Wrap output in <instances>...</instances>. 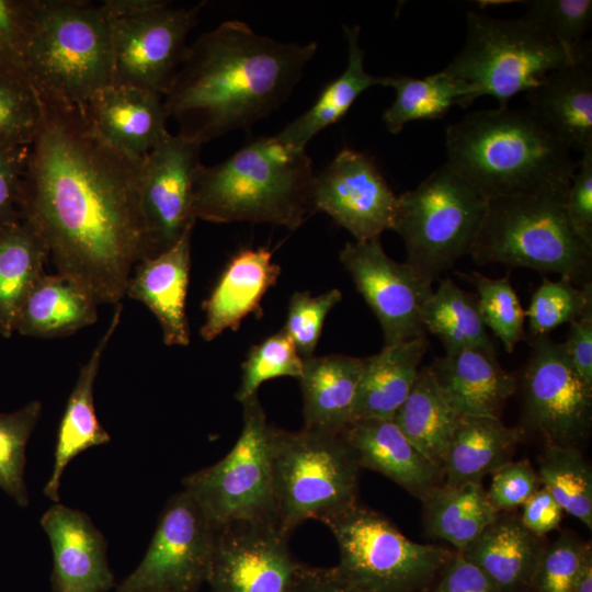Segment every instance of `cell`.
<instances>
[{"label":"cell","instance_id":"6da1fadb","mask_svg":"<svg viewBox=\"0 0 592 592\" xmlns=\"http://www.w3.org/2000/svg\"><path fill=\"white\" fill-rule=\"evenodd\" d=\"M22 185V219L57 273L100 304L121 303L147 258L139 204L141 160L106 144L84 107L42 100Z\"/></svg>","mask_w":592,"mask_h":592},{"label":"cell","instance_id":"7a4b0ae2","mask_svg":"<svg viewBox=\"0 0 592 592\" xmlns=\"http://www.w3.org/2000/svg\"><path fill=\"white\" fill-rule=\"evenodd\" d=\"M317 48L224 21L189 45L162 99L168 117L179 135L201 145L253 125L287 100Z\"/></svg>","mask_w":592,"mask_h":592},{"label":"cell","instance_id":"3957f363","mask_svg":"<svg viewBox=\"0 0 592 592\" xmlns=\"http://www.w3.org/2000/svg\"><path fill=\"white\" fill-rule=\"evenodd\" d=\"M447 161L489 201L568 184L578 160L525 110L499 106L446 128Z\"/></svg>","mask_w":592,"mask_h":592},{"label":"cell","instance_id":"277c9868","mask_svg":"<svg viewBox=\"0 0 592 592\" xmlns=\"http://www.w3.org/2000/svg\"><path fill=\"white\" fill-rule=\"evenodd\" d=\"M315 172L305 149L259 137L226 160L197 170L195 219L266 223L295 230L312 213Z\"/></svg>","mask_w":592,"mask_h":592},{"label":"cell","instance_id":"5b68a950","mask_svg":"<svg viewBox=\"0 0 592 592\" xmlns=\"http://www.w3.org/2000/svg\"><path fill=\"white\" fill-rule=\"evenodd\" d=\"M569 185L489 201L473 260L556 273L578 286L592 284V244L568 216Z\"/></svg>","mask_w":592,"mask_h":592},{"label":"cell","instance_id":"8992f818","mask_svg":"<svg viewBox=\"0 0 592 592\" xmlns=\"http://www.w3.org/2000/svg\"><path fill=\"white\" fill-rule=\"evenodd\" d=\"M24 61L39 99L84 107L112 79L110 16L103 3L38 0Z\"/></svg>","mask_w":592,"mask_h":592},{"label":"cell","instance_id":"52a82bcc","mask_svg":"<svg viewBox=\"0 0 592 592\" xmlns=\"http://www.w3.org/2000/svg\"><path fill=\"white\" fill-rule=\"evenodd\" d=\"M361 465L343 433L273 428L276 526L287 537L357 504Z\"/></svg>","mask_w":592,"mask_h":592},{"label":"cell","instance_id":"ba28073f","mask_svg":"<svg viewBox=\"0 0 592 592\" xmlns=\"http://www.w3.org/2000/svg\"><path fill=\"white\" fill-rule=\"evenodd\" d=\"M489 200L444 163L415 189L398 196L394 229L403 240L406 263L432 284L470 254Z\"/></svg>","mask_w":592,"mask_h":592},{"label":"cell","instance_id":"9c48e42d","mask_svg":"<svg viewBox=\"0 0 592 592\" xmlns=\"http://www.w3.org/2000/svg\"><path fill=\"white\" fill-rule=\"evenodd\" d=\"M581 58L524 18L504 20L471 11L465 44L443 71L469 83L477 98L492 95L499 106H508L516 93L530 91L548 72Z\"/></svg>","mask_w":592,"mask_h":592},{"label":"cell","instance_id":"30bf717a","mask_svg":"<svg viewBox=\"0 0 592 592\" xmlns=\"http://www.w3.org/2000/svg\"><path fill=\"white\" fill-rule=\"evenodd\" d=\"M323 523L339 549L334 568L356 592L422 591L453 554L410 540L384 515L358 504Z\"/></svg>","mask_w":592,"mask_h":592},{"label":"cell","instance_id":"8fae6325","mask_svg":"<svg viewBox=\"0 0 592 592\" xmlns=\"http://www.w3.org/2000/svg\"><path fill=\"white\" fill-rule=\"evenodd\" d=\"M242 429L230 452L183 479L184 489L217 530L235 523L276 525L273 425L258 395L241 402Z\"/></svg>","mask_w":592,"mask_h":592},{"label":"cell","instance_id":"7c38bea8","mask_svg":"<svg viewBox=\"0 0 592 592\" xmlns=\"http://www.w3.org/2000/svg\"><path fill=\"white\" fill-rule=\"evenodd\" d=\"M110 16L111 84L160 96L169 90L186 55L187 36L205 2L173 7L161 0H105Z\"/></svg>","mask_w":592,"mask_h":592},{"label":"cell","instance_id":"4fadbf2b","mask_svg":"<svg viewBox=\"0 0 592 592\" xmlns=\"http://www.w3.org/2000/svg\"><path fill=\"white\" fill-rule=\"evenodd\" d=\"M216 528L185 491L164 506L139 565L115 592H198L206 583Z\"/></svg>","mask_w":592,"mask_h":592},{"label":"cell","instance_id":"5bb4252c","mask_svg":"<svg viewBox=\"0 0 592 592\" xmlns=\"http://www.w3.org/2000/svg\"><path fill=\"white\" fill-rule=\"evenodd\" d=\"M523 414L547 445L577 446L592 424V388L571 365L563 344L548 335L533 338L523 369Z\"/></svg>","mask_w":592,"mask_h":592},{"label":"cell","instance_id":"9a60e30c","mask_svg":"<svg viewBox=\"0 0 592 592\" xmlns=\"http://www.w3.org/2000/svg\"><path fill=\"white\" fill-rule=\"evenodd\" d=\"M203 145L170 133L141 160L139 204L147 258L173 246L196 221L194 185Z\"/></svg>","mask_w":592,"mask_h":592},{"label":"cell","instance_id":"2e32d148","mask_svg":"<svg viewBox=\"0 0 592 592\" xmlns=\"http://www.w3.org/2000/svg\"><path fill=\"white\" fill-rule=\"evenodd\" d=\"M339 258L377 318L384 346L426 335L422 311L433 294L432 284L406 262L388 257L379 238L349 242Z\"/></svg>","mask_w":592,"mask_h":592},{"label":"cell","instance_id":"e0dca14e","mask_svg":"<svg viewBox=\"0 0 592 592\" xmlns=\"http://www.w3.org/2000/svg\"><path fill=\"white\" fill-rule=\"evenodd\" d=\"M311 208L329 215L356 241H364L394 229L398 196L367 153L343 148L315 173Z\"/></svg>","mask_w":592,"mask_h":592},{"label":"cell","instance_id":"ac0fdd59","mask_svg":"<svg viewBox=\"0 0 592 592\" xmlns=\"http://www.w3.org/2000/svg\"><path fill=\"white\" fill-rule=\"evenodd\" d=\"M299 565L275 524L235 523L216 530L206 583L210 592H289Z\"/></svg>","mask_w":592,"mask_h":592},{"label":"cell","instance_id":"d6986e66","mask_svg":"<svg viewBox=\"0 0 592 592\" xmlns=\"http://www.w3.org/2000/svg\"><path fill=\"white\" fill-rule=\"evenodd\" d=\"M41 525L53 550L54 592H109L113 588L105 539L87 514L57 503L44 513Z\"/></svg>","mask_w":592,"mask_h":592},{"label":"cell","instance_id":"ffe728a7","mask_svg":"<svg viewBox=\"0 0 592 592\" xmlns=\"http://www.w3.org/2000/svg\"><path fill=\"white\" fill-rule=\"evenodd\" d=\"M84 112L106 144L134 158L143 159L169 134L162 96L139 88L109 84Z\"/></svg>","mask_w":592,"mask_h":592},{"label":"cell","instance_id":"44dd1931","mask_svg":"<svg viewBox=\"0 0 592 592\" xmlns=\"http://www.w3.org/2000/svg\"><path fill=\"white\" fill-rule=\"evenodd\" d=\"M192 230H187L163 252L139 261L126 288L125 296L143 303L155 315L161 327L163 343L168 346H186L190 343L185 304Z\"/></svg>","mask_w":592,"mask_h":592},{"label":"cell","instance_id":"7402d4cb","mask_svg":"<svg viewBox=\"0 0 592 592\" xmlns=\"http://www.w3.org/2000/svg\"><path fill=\"white\" fill-rule=\"evenodd\" d=\"M527 110L559 141L580 152L592 146V64L581 59L548 72L526 92Z\"/></svg>","mask_w":592,"mask_h":592},{"label":"cell","instance_id":"603a6c76","mask_svg":"<svg viewBox=\"0 0 592 592\" xmlns=\"http://www.w3.org/2000/svg\"><path fill=\"white\" fill-rule=\"evenodd\" d=\"M342 433L362 468L384 475L420 500L444 482L442 467L422 454L392 420H356Z\"/></svg>","mask_w":592,"mask_h":592},{"label":"cell","instance_id":"cb8c5ba5","mask_svg":"<svg viewBox=\"0 0 592 592\" xmlns=\"http://www.w3.org/2000/svg\"><path fill=\"white\" fill-rule=\"evenodd\" d=\"M267 248L242 249L236 253L210 295L203 303L205 314L201 335L213 341L226 330H238L250 314L262 315L261 301L281 274Z\"/></svg>","mask_w":592,"mask_h":592},{"label":"cell","instance_id":"d4e9b609","mask_svg":"<svg viewBox=\"0 0 592 592\" xmlns=\"http://www.w3.org/2000/svg\"><path fill=\"white\" fill-rule=\"evenodd\" d=\"M429 368L449 406L460 415L496 417L515 392L514 376L494 354L479 349L445 352Z\"/></svg>","mask_w":592,"mask_h":592},{"label":"cell","instance_id":"484cf974","mask_svg":"<svg viewBox=\"0 0 592 592\" xmlns=\"http://www.w3.org/2000/svg\"><path fill=\"white\" fill-rule=\"evenodd\" d=\"M122 310L121 303L115 305L107 328L89 360L81 366L76 385L68 398L57 432L53 471L44 488L45 494L53 501L59 500L60 479L68 464L88 448L105 444L111 440L98 420L93 387L103 353L119 325Z\"/></svg>","mask_w":592,"mask_h":592},{"label":"cell","instance_id":"4316f807","mask_svg":"<svg viewBox=\"0 0 592 592\" xmlns=\"http://www.w3.org/2000/svg\"><path fill=\"white\" fill-rule=\"evenodd\" d=\"M363 365V358L344 354L304 360L298 378L304 428L342 433L353 422Z\"/></svg>","mask_w":592,"mask_h":592},{"label":"cell","instance_id":"83f0119b","mask_svg":"<svg viewBox=\"0 0 592 592\" xmlns=\"http://www.w3.org/2000/svg\"><path fill=\"white\" fill-rule=\"evenodd\" d=\"M426 335L383 346L363 357L364 365L357 388L353 422L356 420H392L407 399L420 364L429 349Z\"/></svg>","mask_w":592,"mask_h":592},{"label":"cell","instance_id":"f1b7e54d","mask_svg":"<svg viewBox=\"0 0 592 592\" xmlns=\"http://www.w3.org/2000/svg\"><path fill=\"white\" fill-rule=\"evenodd\" d=\"M544 536L526 530L519 517L501 516L462 553L479 567L501 592H527Z\"/></svg>","mask_w":592,"mask_h":592},{"label":"cell","instance_id":"f546056e","mask_svg":"<svg viewBox=\"0 0 592 592\" xmlns=\"http://www.w3.org/2000/svg\"><path fill=\"white\" fill-rule=\"evenodd\" d=\"M522 431L500 418L462 415L442 462L444 482L481 483L511 462Z\"/></svg>","mask_w":592,"mask_h":592},{"label":"cell","instance_id":"4dcf8cb0","mask_svg":"<svg viewBox=\"0 0 592 592\" xmlns=\"http://www.w3.org/2000/svg\"><path fill=\"white\" fill-rule=\"evenodd\" d=\"M343 30L348 42L346 67L323 88L306 112L276 135L286 145L305 149L317 134L339 122L364 91L375 86H385L386 77H376L364 68L365 52L360 44V26L344 25Z\"/></svg>","mask_w":592,"mask_h":592},{"label":"cell","instance_id":"1f68e13d","mask_svg":"<svg viewBox=\"0 0 592 592\" xmlns=\"http://www.w3.org/2000/svg\"><path fill=\"white\" fill-rule=\"evenodd\" d=\"M98 304L66 276L44 273L26 297L15 331L34 338H61L93 325Z\"/></svg>","mask_w":592,"mask_h":592},{"label":"cell","instance_id":"d6a6232c","mask_svg":"<svg viewBox=\"0 0 592 592\" xmlns=\"http://www.w3.org/2000/svg\"><path fill=\"white\" fill-rule=\"evenodd\" d=\"M423 524L426 533L463 551L501 514L481 483L443 482L425 494Z\"/></svg>","mask_w":592,"mask_h":592},{"label":"cell","instance_id":"836d02e7","mask_svg":"<svg viewBox=\"0 0 592 592\" xmlns=\"http://www.w3.org/2000/svg\"><path fill=\"white\" fill-rule=\"evenodd\" d=\"M49 254L33 227L21 219L0 228V334L15 332L19 312L42 277Z\"/></svg>","mask_w":592,"mask_h":592},{"label":"cell","instance_id":"e575fe53","mask_svg":"<svg viewBox=\"0 0 592 592\" xmlns=\"http://www.w3.org/2000/svg\"><path fill=\"white\" fill-rule=\"evenodd\" d=\"M439 388L429 366L419 369L414 384L392 421L429 459L442 467L460 420Z\"/></svg>","mask_w":592,"mask_h":592},{"label":"cell","instance_id":"d590c367","mask_svg":"<svg viewBox=\"0 0 592 592\" xmlns=\"http://www.w3.org/2000/svg\"><path fill=\"white\" fill-rule=\"evenodd\" d=\"M385 87L396 92L392 104L383 114L391 134L400 133L410 122L442 118L452 106L467 107L477 99L469 83L443 70L421 79L405 75L386 77Z\"/></svg>","mask_w":592,"mask_h":592},{"label":"cell","instance_id":"8d00e7d4","mask_svg":"<svg viewBox=\"0 0 592 592\" xmlns=\"http://www.w3.org/2000/svg\"><path fill=\"white\" fill-rule=\"evenodd\" d=\"M425 331L436 335L445 351L479 349L496 355L494 344L480 315L476 294L452 280L441 281L422 311Z\"/></svg>","mask_w":592,"mask_h":592},{"label":"cell","instance_id":"74e56055","mask_svg":"<svg viewBox=\"0 0 592 592\" xmlns=\"http://www.w3.org/2000/svg\"><path fill=\"white\" fill-rule=\"evenodd\" d=\"M537 474L562 511L592 528V470L577 446L547 445Z\"/></svg>","mask_w":592,"mask_h":592},{"label":"cell","instance_id":"f35d334b","mask_svg":"<svg viewBox=\"0 0 592 592\" xmlns=\"http://www.w3.org/2000/svg\"><path fill=\"white\" fill-rule=\"evenodd\" d=\"M462 276L477 289L478 306L487 329L500 339L508 353H512L525 334V310L510 278H492L478 272Z\"/></svg>","mask_w":592,"mask_h":592},{"label":"cell","instance_id":"ab89813d","mask_svg":"<svg viewBox=\"0 0 592 592\" xmlns=\"http://www.w3.org/2000/svg\"><path fill=\"white\" fill-rule=\"evenodd\" d=\"M592 305V284L578 286L568 277L545 278L534 292L525 310L528 332L533 338L548 335L563 323L579 318Z\"/></svg>","mask_w":592,"mask_h":592},{"label":"cell","instance_id":"60d3db41","mask_svg":"<svg viewBox=\"0 0 592 592\" xmlns=\"http://www.w3.org/2000/svg\"><path fill=\"white\" fill-rule=\"evenodd\" d=\"M41 412V402L33 400L16 411L0 413V488L22 506L29 501L25 448Z\"/></svg>","mask_w":592,"mask_h":592},{"label":"cell","instance_id":"b9f144b4","mask_svg":"<svg viewBox=\"0 0 592 592\" xmlns=\"http://www.w3.org/2000/svg\"><path fill=\"white\" fill-rule=\"evenodd\" d=\"M304 358L282 328L253 345L241 365V379L236 399L241 403L258 395L259 387L276 377L299 378Z\"/></svg>","mask_w":592,"mask_h":592},{"label":"cell","instance_id":"7bdbcfd3","mask_svg":"<svg viewBox=\"0 0 592 592\" xmlns=\"http://www.w3.org/2000/svg\"><path fill=\"white\" fill-rule=\"evenodd\" d=\"M524 19L537 24L572 57L581 58L590 48L582 39L592 23L591 0L524 1Z\"/></svg>","mask_w":592,"mask_h":592},{"label":"cell","instance_id":"ee69618b","mask_svg":"<svg viewBox=\"0 0 592 592\" xmlns=\"http://www.w3.org/2000/svg\"><path fill=\"white\" fill-rule=\"evenodd\" d=\"M42 115L41 99L29 80L0 77V145L30 147Z\"/></svg>","mask_w":592,"mask_h":592},{"label":"cell","instance_id":"f6af8a7d","mask_svg":"<svg viewBox=\"0 0 592 592\" xmlns=\"http://www.w3.org/2000/svg\"><path fill=\"white\" fill-rule=\"evenodd\" d=\"M341 299L342 293L338 288L319 295L295 292L289 298L283 329L304 360L314 356L326 318Z\"/></svg>","mask_w":592,"mask_h":592},{"label":"cell","instance_id":"bcb514c9","mask_svg":"<svg viewBox=\"0 0 592 592\" xmlns=\"http://www.w3.org/2000/svg\"><path fill=\"white\" fill-rule=\"evenodd\" d=\"M591 545L571 532L544 547L527 592H571L583 557Z\"/></svg>","mask_w":592,"mask_h":592},{"label":"cell","instance_id":"7dc6e473","mask_svg":"<svg viewBox=\"0 0 592 592\" xmlns=\"http://www.w3.org/2000/svg\"><path fill=\"white\" fill-rule=\"evenodd\" d=\"M37 2L0 0V77L29 80L24 54Z\"/></svg>","mask_w":592,"mask_h":592},{"label":"cell","instance_id":"c3c4849f","mask_svg":"<svg viewBox=\"0 0 592 592\" xmlns=\"http://www.w3.org/2000/svg\"><path fill=\"white\" fill-rule=\"evenodd\" d=\"M542 487L537 471L528 462H510L492 474L487 494L501 513L523 505Z\"/></svg>","mask_w":592,"mask_h":592},{"label":"cell","instance_id":"681fc988","mask_svg":"<svg viewBox=\"0 0 592 592\" xmlns=\"http://www.w3.org/2000/svg\"><path fill=\"white\" fill-rule=\"evenodd\" d=\"M29 149L0 145V228L22 219V185Z\"/></svg>","mask_w":592,"mask_h":592},{"label":"cell","instance_id":"f907efd6","mask_svg":"<svg viewBox=\"0 0 592 592\" xmlns=\"http://www.w3.org/2000/svg\"><path fill=\"white\" fill-rule=\"evenodd\" d=\"M566 208L579 235L592 244V146L581 152L571 178Z\"/></svg>","mask_w":592,"mask_h":592},{"label":"cell","instance_id":"816d5d0a","mask_svg":"<svg viewBox=\"0 0 592 592\" xmlns=\"http://www.w3.org/2000/svg\"><path fill=\"white\" fill-rule=\"evenodd\" d=\"M439 576L431 592H501L479 567L459 551L452 554Z\"/></svg>","mask_w":592,"mask_h":592},{"label":"cell","instance_id":"f5cc1de1","mask_svg":"<svg viewBox=\"0 0 592 592\" xmlns=\"http://www.w3.org/2000/svg\"><path fill=\"white\" fill-rule=\"evenodd\" d=\"M562 344L577 374L592 388V305L569 323L567 340Z\"/></svg>","mask_w":592,"mask_h":592},{"label":"cell","instance_id":"db71d44e","mask_svg":"<svg viewBox=\"0 0 592 592\" xmlns=\"http://www.w3.org/2000/svg\"><path fill=\"white\" fill-rule=\"evenodd\" d=\"M562 512L550 493L542 487L522 505L519 519L526 530L545 536L559 527Z\"/></svg>","mask_w":592,"mask_h":592},{"label":"cell","instance_id":"11a10c76","mask_svg":"<svg viewBox=\"0 0 592 592\" xmlns=\"http://www.w3.org/2000/svg\"><path fill=\"white\" fill-rule=\"evenodd\" d=\"M289 592H356L337 572L335 568L301 563Z\"/></svg>","mask_w":592,"mask_h":592},{"label":"cell","instance_id":"9f6ffc18","mask_svg":"<svg viewBox=\"0 0 592 592\" xmlns=\"http://www.w3.org/2000/svg\"><path fill=\"white\" fill-rule=\"evenodd\" d=\"M571 592H592V548H588L579 571L573 581Z\"/></svg>","mask_w":592,"mask_h":592}]
</instances>
